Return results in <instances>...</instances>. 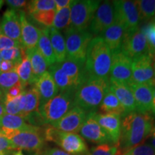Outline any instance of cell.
<instances>
[{"mask_svg":"<svg viewBox=\"0 0 155 155\" xmlns=\"http://www.w3.org/2000/svg\"><path fill=\"white\" fill-rule=\"evenodd\" d=\"M55 10L54 0H34L28 2L26 8L27 12L30 15L34 12L42 11Z\"/></svg>","mask_w":155,"mask_h":155,"instance_id":"d590c367","label":"cell"},{"mask_svg":"<svg viewBox=\"0 0 155 155\" xmlns=\"http://www.w3.org/2000/svg\"><path fill=\"white\" fill-rule=\"evenodd\" d=\"M154 29H155V22H154Z\"/></svg>","mask_w":155,"mask_h":155,"instance_id":"6125c7cd","label":"cell"},{"mask_svg":"<svg viewBox=\"0 0 155 155\" xmlns=\"http://www.w3.org/2000/svg\"><path fill=\"white\" fill-rule=\"evenodd\" d=\"M109 89L117 97L119 102L124 108L125 115L137 111L134 98L128 85L109 81Z\"/></svg>","mask_w":155,"mask_h":155,"instance_id":"7402d4cb","label":"cell"},{"mask_svg":"<svg viewBox=\"0 0 155 155\" xmlns=\"http://www.w3.org/2000/svg\"><path fill=\"white\" fill-rule=\"evenodd\" d=\"M2 94V91H1V90H0V94Z\"/></svg>","mask_w":155,"mask_h":155,"instance_id":"91938a15","label":"cell"},{"mask_svg":"<svg viewBox=\"0 0 155 155\" xmlns=\"http://www.w3.org/2000/svg\"><path fill=\"white\" fill-rule=\"evenodd\" d=\"M40 95L35 86L29 90H25V106L21 116L25 119L26 116L34 112L39 111Z\"/></svg>","mask_w":155,"mask_h":155,"instance_id":"4dcf8cb0","label":"cell"},{"mask_svg":"<svg viewBox=\"0 0 155 155\" xmlns=\"http://www.w3.org/2000/svg\"><path fill=\"white\" fill-rule=\"evenodd\" d=\"M10 150H12L10 141L5 135L0 132V154L7 155V152Z\"/></svg>","mask_w":155,"mask_h":155,"instance_id":"ee69618b","label":"cell"},{"mask_svg":"<svg viewBox=\"0 0 155 155\" xmlns=\"http://www.w3.org/2000/svg\"><path fill=\"white\" fill-rule=\"evenodd\" d=\"M67 58L86 61L87 48L93 35L89 31L79 30L70 26L65 30Z\"/></svg>","mask_w":155,"mask_h":155,"instance_id":"8992f818","label":"cell"},{"mask_svg":"<svg viewBox=\"0 0 155 155\" xmlns=\"http://www.w3.org/2000/svg\"><path fill=\"white\" fill-rule=\"evenodd\" d=\"M25 91V89L23 88L22 85H21V83L12 87V88L10 89H9L7 91V93L5 94V101L10 100L14 98H16V97L19 96L21 94H22Z\"/></svg>","mask_w":155,"mask_h":155,"instance_id":"b9f144b4","label":"cell"},{"mask_svg":"<svg viewBox=\"0 0 155 155\" xmlns=\"http://www.w3.org/2000/svg\"><path fill=\"white\" fill-rule=\"evenodd\" d=\"M109 88V80L88 76L77 87L75 92V105L87 113L96 112Z\"/></svg>","mask_w":155,"mask_h":155,"instance_id":"7a4b0ae2","label":"cell"},{"mask_svg":"<svg viewBox=\"0 0 155 155\" xmlns=\"http://www.w3.org/2000/svg\"><path fill=\"white\" fill-rule=\"evenodd\" d=\"M55 15V10H48L37 12H34L30 15V16L37 22L49 28L53 27Z\"/></svg>","mask_w":155,"mask_h":155,"instance_id":"74e56055","label":"cell"},{"mask_svg":"<svg viewBox=\"0 0 155 155\" xmlns=\"http://www.w3.org/2000/svg\"><path fill=\"white\" fill-rule=\"evenodd\" d=\"M72 0H55V12L61 10V9L70 7L72 4Z\"/></svg>","mask_w":155,"mask_h":155,"instance_id":"bcb514c9","label":"cell"},{"mask_svg":"<svg viewBox=\"0 0 155 155\" xmlns=\"http://www.w3.org/2000/svg\"><path fill=\"white\" fill-rule=\"evenodd\" d=\"M49 34L52 48L56 59V63H61L67 58L65 38L59 30H56L53 27L49 28Z\"/></svg>","mask_w":155,"mask_h":155,"instance_id":"4316f807","label":"cell"},{"mask_svg":"<svg viewBox=\"0 0 155 155\" xmlns=\"http://www.w3.org/2000/svg\"><path fill=\"white\" fill-rule=\"evenodd\" d=\"M14 48H22V44L16 40H12L2 34L0 35V51Z\"/></svg>","mask_w":155,"mask_h":155,"instance_id":"60d3db41","label":"cell"},{"mask_svg":"<svg viewBox=\"0 0 155 155\" xmlns=\"http://www.w3.org/2000/svg\"><path fill=\"white\" fill-rule=\"evenodd\" d=\"M121 155H155V149L150 144H141L127 150Z\"/></svg>","mask_w":155,"mask_h":155,"instance_id":"ab89813d","label":"cell"},{"mask_svg":"<svg viewBox=\"0 0 155 155\" xmlns=\"http://www.w3.org/2000/svg\"><path fill=\"white\" fill-rule=\"evenodd\" d=\"M37 49L45 58L48 66L56 63V59L50 42L48 28H45L40 30V37H39Z\"/></svg>","mask_w":155,"mask_h":155,"instance_id":"d4e9b609","label":"cell"},{"mask_svg":"<svg viewBox=\"0 0 155 155\" xmlns=\"http://www.w3.org/2000/svg\"><path fill=\"white\" fill-rule=\"evenodd\" d=\"M132 92L136 103L137 111L150 113L154 86L149 84H139L131 82L128 85Z\"/></svg>","mask_w":155,"mask_h":155,"instance_id":"e0dca14e","label":"cell"},{"mask_svg":"<svg viewBox=\"0 0 155 155\" xmlns=\"http://www.w3.org/2000/svg\"><path fill=\"white\" fill-rule=\"evenodd\" d=\"M50 75L53 77L56 86L59 89V91H75L76 90V86L65 73L62 71L58 63L54 64L49 66V71Z\"/></svg>","mask_w":155,"mask_h":155,"instance_id":"83f0119b","label":"cell"},{"mask_svg":"<svg viewBox=\"0 0 155 155\" xmlns=\"http://www.w3.org/2000/svg\"><path fill=\"white\" fill-rule=\"evenodd\" d=\"M151 145L154 147L155 149V137H152V139H151Z\"/></svg>","mask_w":155,"mask_h":155,"instance_id":"816d5d0a","label":"cell"},{"mask_svg":"<svg viewBox=\"0 0 155 155\" xmlns=\"http://www.w3.org/2000/svg\"><path fill=\"white\" fill-rule=\"evenodd\" d=\"M25 52V50L23 48H14L1 50L0 55L2 61L13 62L15 65H17L22 61V55Z\"/></svg>","mask_w":155,"mask_h":155,"instance_id":"f35d334b","label":"cell"},{"mask_svg":"<svg viewBox=\"0 0 155 155\" xmlns=\"http://www.w3.org/2000/svg\"><path fill=\"white\" fill-rule=\"evenodd\" d=\"M154 125V118L151 113L143 114L134 111L122 116L119 141L121 154L143 144L151 136Z\"/></svg>","mask_w":155,"mask_h":155,"instance_id":"6da1fadb","label":"cell"},{"mask_svg":"<svg viewBox=\"0 0 155 155\" xmlns=\"http://www.w3.org/2000/svg\"><path fill=\"white\" fill-rule=\"evenodd\" d=\"M5 114L10 115H22L25 106V91L16 98L5 101Z\"/></svg>","mask_w":155,"mask_h":155,"instance_id":"1f68e13d","label":"cell"},{"mask_svg":"<svg viewBox=\"0 0 155 155\" xmlns=\"http://www.w3.org/2000/svg\"><path fill=\"white\" fill-rule=\"evenodd\" d=\"M0 25L2 34L21 43V25L19 11L7 9L3 14Z\"/></svg>","mask_w":155,"mask_h":155,"instance_id":"d6986e66","label":"cell"},{"mask_svg":"<svg viewBox=\"0 0 155 155\" xmlns=\"http://www.w3.org/2000/svg\"><path fill=\"white\" fill-rule=\"evenodd\" d=\"M45 140L53 141L71 155H87L88 152L86 141L81 136L75 133L64 132L52 126L43 131Z\"/></svg>","mask_w":155,"mask_h":155,"instance_id":"5b68a950","label":"cell"},{"mask_svg":"<svg viewBox=\"0 0 155 155\" xmlns=\"http://www.w3.org/2000/svg\"><path fill=\"white\" fill-rule=\"evenodd\" d=\"M141 20L148 21L153 19L155 12V0L135 1Z\"/></svg>","mask_w":155,"mask_h":155,"instance_id":"e575fe53","label":"cell"},{"mask_svg":"<svg viewBox=\"0 0 155 155\" xmlns=\"http://www.w3.org/2000/svg\"><path fill=\"white\" fill-rule=\"evenodd\" d=\"M109 81L126 85L132 82V60L121 50L112 53Z\"/></svg>","mask_w":155,"mask_h":155,"instance_id":"9c48e42d","label":"cell"},{"mask_svg":"<svg viewBox=\"0 0 155 155\" xmlns=\"http://www.w3.org/2000/svg\"><path fill=\"white\" fill-rule=\"evenodd\" d=\"M20 83L19 75L15 70L5 73H0V90L5 96L9 89Z\"/></svg>","mask_w":155,"mask_h":155,"instance_id":"d6a6232c","label":"cell"},{"mask_svg":"<svg viewBox=\"0 0 155 155\" xmlns=\"http://www.w3.org/2000/svg\"><path fill=\"white\" fill-rule=\"evenodd\" d=\"M98 110L101 114H111L119 115L121 117L125 115L124 108L119 102L113 92L108 88L106 94L100 104Z\"/></svg>","mask_w":155,"mask_h":155,"instance_id":"f1b7e54d","label":"cell"},{"mask_svg":"<svg viewBox=\"0 0 155 155\" xmlns=\"http://www.w3.org/2000/svg\"><path fill=\"white\" fill-rule=\"evenodd\" d=\"M124 33L125 30L123 25L116 21L113 25L103 32L101 37L104 39L111 53H114L121 50Z\"/></svg>","mask_w":155,"mask_h":155,"instance_id":"cb8c5ba5","label":"cell"},{"mask_svg":"<svg viewBox=\"0 0 155 155\" xmlns=\"http://www.w3.org/2000/svg\"><path fill=\"white\" fill-rule=\"evenodd\" d=\"M153 67H154V78H153L152 86H155V61L154 62V65H153Z\"/></svg>","mask_w":155,"mask_h":155,"instance_id":"f907efd6","label":"cell"},{"mask_svg":"<svg viewBox=\"0 0 155 155\" xmlns=\"http://www.w3.org/2000/svg\"><path fill=\"white\" fill-rule=\"evenodd\" d=\"M111 53L101 36L93 38L87 48L85 66L90 76L109 80Z\"/></svg>","mask_w":155,"mask_h":155,"instance_id":"3957f363","label":"cell"},{"mask_svg":"<svg viewBox=\"0 0 155 155\" xmlns=\"http://www.w3.org/2000/svg\"><path fill=\"white\" fill-rule=\"evenodd\" d=\"M0 155H6V154H0Z\"/></svg>","mask_w":155,"mask_h":155,"instance_id":"94428289","label":"cell"},{"mask_svg":"<svg viewBox=\"0 0 155 155\" xmlns=\"http://www.w3.org/2000/svg\"><path fill=\"white\" fill-rule=\"evenodd\" d=\"M5 96L3 94H0V118L5 114Z\"/></svg>","mask_w":155,"mask_h":155,"instance_id":"c3c4849f","label":"cell"},{"mask_svg":"<svg viewBox=\"0 0 155 155\" xmlns=\"http://www.w3.org/2000/svg\"><path fill=\"white\" fill-rule=\"evenodd\" d=\"M29 2L25 0H7L6 4L9 6V8L15 9L16 11H22L28 7Z\"/></svg>","mask_w":155,"mask_h":155,"instance_id":"7bdbcfd3","label":"cell"},{"mask_svg":"<svg viewBox=\"0 0 155 155\" xmlns=\"http://www.w3.org/2000/svg\"><path fill=\"white\" fill-rule=\"evenodd\" d=\"M154 62V58L150 54H145L132 59V82L152 86Z\"/></svg>","mask_w":155,"mask_h":155,"instance_id":"4fadbf2b","label":"cell"},{"mask_svg":"<svg viewBox=\"0 0 155 155\" xmlns=\"http://www.w3.org/2000/svg\"><path fill=\"white\" fill-rule=\"evenodd\" d=\"M25 53L30 61L34 85L40 76H42L47 71L48 65L37 48L25 50Z\"/></svg>","mask_w":155,"mask_h":155,"instance_id":"484cf974","label":"cell"},{"mask_svg":"<svg viewBox=\"0 0 155 155\" xmlns=\"http://www.w3.org/2000/svg\"><path fill=\"white\" fill-rule=\"evenodd\" d=\"M5 1H2V0H0V9L2 7V6L4 5V3H5Z\"/></svg>","mask_w":155,"mask_h":155,"instance_id":"db71d44e","label":"cell"},{"mask_svg":"<svg viewBox=\"0 0 155 155\" xmlns=\"http://www.w3.org/2000/svg\"><path fill=\"white\" fill-rule=\"evenodd\" d=\"M150 137H155V125H154V127H153Z\"/></svg>","mask_w":155,"mask_h":155,"instance_id":"f5cc1de1","label":"cell"},{"mask_svg":"<svg viewBox=\"0 0 155 155\" xmlns=\"http://www.w3.org/2000/svg\"><path fill=\"white\" fill-rule=\"evenodd\" d=\"M116 21L123 25L125 32L139 28L140 17L135 1H113Z\"/></svg>","mask_w":155,"mask_h":155,"instance_id":"ba28073f","label":"cell"},{"mask_svg":"<svg viewBox=\"0 0 155 155\" xmlns=\"http://www.w3.org/2000/svg\"><path fill=\"white\" fill-rule=\"evenodd\" d=\"M58 64L62 71L73 81L76 88L88 76L85 66V61L66 58L63 62Z\"/></svg>","mask_w":155,"mask_h":155,"instance_id":"44dd1931","label":"cell"},{"mask_svg":"<svg viewBox=\"0 0 155 155\" xmlns=\"http://www.w3.org/2000/svg\"><path fill=\"white\" fill-rule=\"evenodd\" d=\"M151 111L155 116V86L153 89V98L152 101V107H151Z\"/></svg>","mask_w":155,"mask_h":155,"instance_id":"681fc988","label":"cell"},{"mask_svg":"<svg viewBox=\"0 0 155 155\" xmlns=\"http://www.w3.org/2000/svg\"><path fill=\"white\" fill-rule=\"evenodd\" d=\"M87 155H121L118 144H103L88 150Z\"/></svg>","mask_w":155,"mask_h":155,"instance_id":"8d00e7d4","label":"cell"},{"mask_svg":"<svg viewBox=\"0 0 155 155\" xmlns=\"http://www.w3.org/2000/svg\"><path fill=\"white\" fill-rule=\"evenodd\" d=\"M0 128H1V127H0Z\"/></svg>","mask_w":155,"mask_h":155,"instance_id":"be15d7a7","label":"cell"},{"mask_svg":"<svg viewBox=\"0 0 155 155\" xmlns=\"http://www.w3.org/2000/svg\"><path fill=\"white\" fill-rule=\"evenodd\" d=\"M0 132L9 139L18 131H38L40 128L27 123L24 118L17 115L5 114L0 118Z\"/></svg>","mask_w":155,"mask_h":155,"instance_id":"2e32d148","label":"cell"},{"mask_svg":"<svg viewBox=\"0 0 155 155\" xmlns=\"http://www.w3.org/2000/svg\"><path fill=\"white\" fill-rule=\"evenodd\" d=\"M152 20H153L152 22H155V12H154V17H153Z\"/></svg>","mask_w":155,"mask_h":155,"instance_id":"9f6ffc18","label":"cell"},{"mask_svg":"<svg viewBox=\"0 0 155 155\" xmlns=\"http://www.w3.org/2000/svg\"><path fill=\"white\" fill-rule=\"evenodd\" d=\"M21 25V44L25 50L37 48L40 30L28 21L24 11H19Z\"/></svg>","mask_w":155,"mask_h":155,"instance_id":"ffe728a7","label":"cell"},{"mask_svg":"<svg viewBox=\"0 0 155 155\" xmlns=\"http://www.w3.org/2000/svg\"><path fill=\"white\" fill-rule=\"evenodd\" d=\"M2 35V30H1V25H0V35Z\"/></svg>","mask_w":155,"mask_h":155,"instance_id":"6f0895ef","label":"cell"},{"mask_svg":"<svg viewBox=\"0 0 155 155\" xmlns=\"http://www.w3.org/2000/svg\"><path fill=\"white\" fill-rule=\"evenodd\" d=\"M101 1L76 0L71 5V25L79 30H86L100 5Z\"/></svg>","mask_w":155,"mask_h":155,"instance_id":"52a82bcc","label":"cell"},{"mask_svg":"<svg viewBox=\"0 0 155 155\" xmlns=\"http://www.w3.org/2000/svg\"><path fill=\"white\" fill-rule=\"evenodd\" d=\"M75 91H60L55 97L39 106V112L45 124L53 125L60 121L75 106Z\"/></svg>","mask_w":155,"mask_h":155,"instance_id":"277c9868","label":"cell"},{"mask_svg":"<svg viewBox=\"0 0 155 155\" xmlns=\"http://www.w3.org/2000/svg\"><path fill=\"white\" fill-rule=\"evenodd\" d=\"M34 86L40 95V105L48 102L59 93V89L48 71L40 76Z\"/></svg>","mask_w":155,"mask_h":155,"instance_id":"603a6c76","label":"cell"},{"mask_svg":"<svg viewBox=\"0 0 155 155\" xmlns=\"http://www.w3.org/2000/svg\"><path fill=\"white\" fill-rule=\"evenodd\" d=\"M15 64L13 62L2 61L0 63V73H5L14 70L15 68Z\"/></svg>","mask_w":155,"mask_h":155,"instance_id":"f6af8a7d","label":"cell"},{"mask_svg":"<svg viewBox=\"0 0 155 155\" xmlns=\"http://www.w3.org/2000/svg\"><path fill=\"white\" fill-rule=\"evenodd\" d=\"M15 155H23V154H22V152H21V151H19V152H17Z\"/></svg>","mask_w":155,"mask_h":155,"instance_id":"11a10c76","label":"cell"},{"mask_svg":"<svg viewBox=\"0 0 155 155\" xmlns=\"http://www.w3.org/2000/svg\"><path fill=\"white\" fill-rule=\"evenodd\" d=\"M116 22L115 10L113 2H103L98 6L90 26L89 32L92 35H101L106 29Z\"/></svg>","mask_w":155,"mask_h":155,"instance_id":"7c38bea8","label":"cell"},{"mask_svg":"<svg viewBox=\"0 0 155 155\" xmlns=\"http://www.w3.org/2000/svg\"><path fill=\"white\" fill-rule=\"evenodd\" d=\"M15 70L19 75L20 83L23 88H25L29 85L33 84L32 66H31L30 59L26 55L25 52L23 54L22 61L20 63L15 65Z\"/></svg>","mask_w":155,"mask_h":155,"instance_id":"f546056e","label":"cell"},{"mask_svg":"<svg viewBox=\"0 0 155 155\" xmlns=\"http://www.w3.org/2000/svg\"><path fill=\"white\" fill-rule=\"evenodd\" d=\"M87 114L83 108L75 106L60 121L51 126L64 132L78 134L86 121Z\"/></svg>","mask_w":155,"mask_h":155,"instance_id":"9a60e30c","label":"cell"},{"mask_svg":"<svg viewBox=\"0 0 155 155\" xmlns=\"http://www.w3.org/2000/svg\"><path fill=\"white\" fill-rule=\"evenodd\" d=\"M95 113L96 112L88 113L86 121L79 133L83 139H86V140L94 144H113L108 135L95 119Z\"/></svg>","mask_w":155,"mask_h":155,"instance_id":"5bb4252c","label":"cell"},{"mask_svg":"<svg viewBox=\"0 0 155 155\" xmlns=\"http://www.w3.org/2000/svg\"><path fill=\"white\" fill-rule=\"evenodd\" d=\"M43 155H71L68 153L65 152V151L60 150L58 148H53L46 150L43 153Z\"/></svg>","mask_w":155,"mask_h":155,"instance_id":"7dc6e473","label":"cell"},{"mask_svg":"<svg viewBox=\"0 0 155 155\" xmlns=\"http://www.w3.org/2000/svg\"><path fill=\"white\" fill-rule=\"evenodd\" d=\"M9 140L12 150H25L38 152L42 150L45 144L41 129L38 131H18Z\"/></svg>","mask_w":155,"mask_h":155,"instance_id":"8fae6325","label":"cell"},{"mask_svg":"<svg viewBox=\"0 0 155 155\" xmlns=\"http://www.w3.org/2000/svg\"><path fill=\"white\" fill-rule=\"evenodd\" d=\"M2 61V58H1V55H0V63H1Z\"/></svg>","mask_w":155,"mask_h":155,"instance_id":"680465c9","label":"cell"},{"mask_svg":"<svg viewBox=\"0 0 155 155\" xmlns=\"http://www.w3.org/2000/svg\"><path fill=\"white\" fill-rule=\"evenodd\" d=\"M121 50L131 60L140 55L150 54L147 39L139 28L125 32Z\"/></svg>","mask_w":155,"mask_h":155,"instance_id":"30bf717a","label":"cell"},{"mask_svg":"<svg viewBox=\"0 0 155 155\" xmlns=\"http://www.w3.org/2000/svg\"><path fill=\"white\" fill-rule=\"evenodd\" d=\"M71 25V6L55 12L53 28L58 30L68 28Z\"/></svg>","mask_w":155,"mask_h":155,"instance_id":"836d02e7","label":"cell"},{"mask_svg":"<svg viewBox=\"0 0 155 155\" xmlns=\"http://www.w3.org/2000/svg\"><path fill=\"white\" fill-rule=\"evenodd\" d=\"M94 117L111 139L112 144L119 145L121 135V116L111 114L95 113Z\"/></svg>","mask_w":155,"mask_h":155,"instance_id":"ac0fdd59","label":"cell"}]
</instances>
